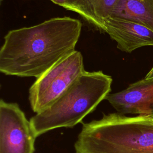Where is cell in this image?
Masks as SVG:
<instances>
[{
    "instance_id": "9c48e42d",
    "label": "cell",
    "mask_w": 153,
    "mask_h": 153,
    "mask_svg": "<svg viewBox=\"0 0 153 153\" xmlns=\"http://www.w3.org/2000/svg\"><path fill=\"white\" fill-rule=\"evenodd\" d=\"M111 16L137 23L153 31V0H118Z\"/></svg>"
},
{
    "instance_id": "7a4b0ae2",
    "label": "cell",
    "mask_w": 153,
    "mask_h": 153,
    "mask_svg": "<svg viewBox=\"0 0 153 153\" xmlns=\"http://www.w3.org/2000/svg\"><path fill=\"white\" fill-rule=\"evenodd\" d=\"M75 153H153V116L114 112L84 123Z\"/></svg>"
},
{
    "instance_id": "ba28073f",
    "label": "cell",
    "mask_w": 153,
    "mask_h": 153,
    "mask_svg": "<svg viewBox=\"0 0 153 153\" xmlns=\"http://www.w3.org/2000/svg\"><path fill=\"white\" fill-rule=\"evenodd\" d=\"M118 0H69L67 10L78 14L100 32H105V22L111 16Z\"/></svg>"
},
{
    "instance_id": "8fae6325",
    "label": "cell",
    "mask_w": 153,
    "mask_h": 153,
    "mask_svg": "<svg viewBox=\"0 0 153 153\" xmlns=\"http://www.w3.org/2000/svg\"><path fill=\"white\" fill-rule=\"evenodd\" d=\"M149 115H152L153 116V103L151 105V111H150V114Z\"/></svg>"
},
{
    "instance_id": "52a82bcc",
    "label": "cell",
    "mask_w": 153,
    "mask_h": 153,
    "mask_svg": "<svg viewBox=\"0 0 153 153\" xmlns=\"http://www.w3.org/2000/svg\"><path fill=\"white\" fill-rule=\"evenodd\" d=\"M105 29L122 51L130 53L140 47L153 46V31L137 23L110 16L105 22Z\"/></svg>"
},
{
    "instance_id": "8992f818",
    "label": "cell",
    "mask_w": 153,
    "mask_h": 153,
    "mask_svg": "<svg viewBox=\"0 0 153 153\" xmlns=\"http://www.w3.org/2000/svg\"><path fill=\"white\" fill-rule=\"evenodd\" d=\"M105 99L117 112L149 115L153 103V79L139 80L121 91L109 93Z\"/></svg>"
},
{
    "instance_id": "3957f363",
    "label": "cell",
    "mask_w": 153,
    "mask_h": 153,
    "mask_svg": "<svg viewBox=\"0 0 153 153\" xmlns=\"http://www.w3.org/2000/svg\"><path fill=\"white\" fill-rule=\"evenodd\" d=\"M112 78L102 71H85L49 107L30 119L36 137L82 121L111 91Z\"/></svg>"
},
{
    "instance_id": "6da1fadb",
    "label": "cell",
    "mask_w": 153,
    "mask_h": 153,
    "mask_svg": "<svg viewBox=\"0 0 153 153\" xmlns=\"http://www.w3.org/2000/svg\"><path fill=\"white\" fill-rule=\"evenodd\" d=\"M82 25L76 19L56 17L9 30L0 49V72L6 75L39 77L75 50Z\"/></svg>"
},
{
    "instance_id": "30bf717a",
    "label": "cell",
    "mask_w": 153,
    "mask_h": 153,
    "mask_svg": "<svg viewBox=\"0 0 153 153\" xmlns=\"http://www.w3.org/2000/svg\"><path fill=\"white\" fill-rule=\"evenodd\" d=\"M146 79H153V66L144 78Z\"/></svg>"
},
{
    "instance_id": "277c9868",
    "label": "cell",
    "mask_w": 153,
    "mask_h": 153,
    "mask_svg": "<svg viewBox=\"0 0 153 153\" xmlns=\"http://www.w3.org/2000/svg\"><path fill=\"white\" fill-rule=\"evenodd\" d=\"M81 53L75 50L36 78L29 90V101L35 113L53 104L85 72Z\"/></svg>"
},
{
    "instance_id": "5b68a950",
    "label": "cell",
    "mask_w": 153,
    "mask_h": 153,
    "mask_svg": "<svg viewBox=\"0 0 153 153\" xmlns=\"http://www.w3.org/2000/svg\"><path fill=\"white\" fill-rule=\"evenodd\" d=\"M17 103L0 100V153H34L36 139Z\"/></svg>"
}]
</instances>
